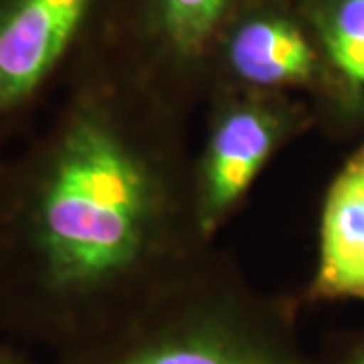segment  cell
<instances>
[{
	"label": "cell",
	"instance_id": "cell-1",
	"mask_svg": "<svg viewBox=\"0 0 364 364\" xmlns=\"http://www.w3.org/2000/svg\"><path fill=\"white\" fill-rule=\"evenodd\" d=\"M53 124L0 176V272L104 330L210 251L186 112L93 47Z\"/></svg>",
	"mask_w": 364,
	"mask_h": 364
},
{
	"label": "cell",
	"instance_id": "cell-2",
	"mask_svg": "<svg viewBox=\"0 0 364 364\" xmlns=\"http://www.w3.org/2000/svg\"><path fill=\"white\" fill-rule=\"evenodd\" d=\"M294 320L208 251L95 332L87 364H312Z\"/></svg>",
	"mask_w": 364,
	"mask_h": 364
},
{
	"label": "cell",
	"instance_id": "cell-3",
	"mask_svg": "<svg viewBox=\"0 0 364 364\" xmlns=\"http://www.w3.org/2000/svg\"><path fill=\"white\" fill-rule=\"evenodd\" d=\"M205 105L193 191L198 229L213 243L273 158L318 126V114L304 95L235 87L215 90Z\"/></svg>",
	"mask_w": 364,
	"mask_h": 364
},
{
	"label": "cell",
	"instance_id": "cell-4",
	"mask_svg": "<svg viewBox=\"0 0 364 364\" xmlns=\"http://www.w3.org/2000/svg\"><path fill=\"white\" fill-rule=\"evenodd\" d=\"M251 0H105L90 45L172 95L205 104L223 28Z\"/></svg>",
	"mask_w": 364,
	"mask_h": 364
},
{
	"label": "cell",
	"instance_id": "cell-5",
	"mask_svg": "<svg viewBox=\"0 0 364 364\" xmlns=\"http://www.w3.org/2000/svg\"><path fill=\"white\" fill-rule=\"evenodd\" d=\"M322 77V51L304 0H251L213 49L208 95L235 87L296 93L314 104Z\"/></svg>",
	"mask_w": 364,
	"mask_h": 364
},
{
	"label": "cell",
	"instance_id": "cell-6",
	"mask_svg": "<svg viewBox=\"0 0 364 364\" xmlns=\"http://www.w3.org/2000/svg\"><path fill=\"white\" fill-rule=\"evenodd\" d=\"M105 0H0V130L37 102L95 33Z\"/></svg>",
	"mask_w": 364,
	"mask_h": 364
},
{
	"label": "cell",
	"instance_id": "cell-7",
	"mask_svg": "<svg viewBox=\"0 0 364 364\" xmlns=\"http://www.w3.org/2000/svg\"><path fill=\"white\" fill-rule=\"evenodd\" d=\"M304 299L364 304V132L328 182Z\"/></svg>",
	"mask_w": 364,
	"mask_h": 364
},
{
	"label": "cell",
	"instance_id": "cell-8",
	"mask_svg": "<svg viewBox=\"0 0 364 364\" xmlns=\"http://www.w3.org/2000/svg\"><path fill=\"white\" fill-rule=\"evenodd\" d=\"M320 43L324 77L314 107L332 136L364 132V0H304Z\"/></svg>",
	"mask_w": 364,
	"mask_h": 364
},
{
	"label": "cell",
	"instance_id": "cell-9",
	"mask_svg": "<svg viewBox=\"0 0 364 364\" xmlns=\"http://www.w3.org/2000/svg\"><path fill=\"white\" fill-rule=\"evenodd\" d=\"M328 364H364V330L352 336Z\"/></svg>",
	"mask_w": 364,
	"mask_h": 364
},
{
	"label": "cell",
	"instance_id": "cell-10",
	"mask_svg": "<svg viewBox=\"0 0 364 364\" xmlns=\"http://www.w3.org/2000/svg\"><path fill=\"white\" fill-rule=\"evenodd\" d=\"M0 364H23V363H18L14 356H11L9 352H4V350H0Z\"/></svg>",
	"mask_w": 364,
	"mask_h": 364
}]
</instances>
